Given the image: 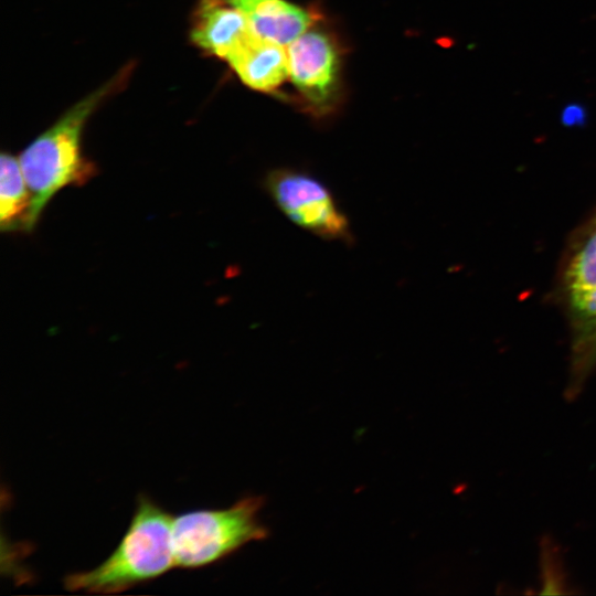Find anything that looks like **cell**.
Here are the masks:
<instances>
[{
  "label": "cell",
  "mask_w": 596,
  "mask_h": 596,
  "mask_svg": "<svg viewBox=\"0 0 596 596\" xmlns=\"http://www.w3.org/2000/svg\"><path fill=\"white\" fill-rule=\"evenodd\" d=\"M132 64L123 67L97 89L73 105L20 155L19 161L31 193L25 232H31L47 203L68 185H81L95 173V166L82 153V135L87 119L128 82Z\"/></svg>",
  "instance_id": "obj_1"
},
{
  "label": "cell",
  "mask_w": 596,
  "mask_h": 596,
  "mask_svg": "<svg viewBox=\"0 0 596 596\" xmlns=\"http://www.w3.org/2000/svg\"><path fill=\"white\" fill-rule=\"evenodd\" d=\"M174 566L172 515L141 493L129 526L113 553L92 570L70 573L63 584L71 592L117 594Z\"/></svg>",
  "instance_id": "obj_2"
},
{
  "label": "cell",
  "mask_w": 596,
  "mask_h": 596,
  "mask_svg": "<svg viewBox=\"0 0 596 596\" xmlns=\"http://www.w3.org/2000/svg\"><path fill=\"white\" fill-rule=\"evenodd\" d=\"M262 497H246L226 509L188 511L172 517V546L179 568L214 564L253 541L268 536L258 519Z\"/></svg>",
  "instance_id": "obj_3"
},
{
  "label": "cell",
  "mask_w": 596,
  "mask_h": 596,
  "mask_svg": "<svg viewBox=\"0 0 596 596\" xmlns=\"http://www.w3.org/2000/svg\"><path fill=\"white\" fill-rule=\"evenodd\" d=\"M275 206L295 225L326 241L350 244V222L324 182L308 171L275 168L263 179Z\"/></svg>",
  "instance_id": "obj_4"
},
{
  "label": "cell",
  "mask_w": 596,
  "mask_h": 596,
  "mask_svg": "<svg viewBox=\"0 0 596 596\" xmlns=\"http://www.w3.org/2000/svg\"><path fill=\"white\" fill-rule=\"evenodd\" d=\"M289 76L305 99L324 113L339 85L340 55L336 40L318 29H308L287 49Z\"/></svg>",
  "instance_id": "obj_5"
},
{
  "label": "cell",
  "mask_w": 596,
  "mask_h": 596,
  "mask_svg": "<svg viewBox=\"0 0 596 596\" xmlns=\"http://www.w3.org/2000/svg\"><path fill=\"white\" fill-rule=\"evenodd\" d=\"M253 34L246 18L226 0H199L190 36L210 55L226 60Z\"/></svg>",
  "instance_id": "obj_6"
},
{
  "label": "cell",
  "mask_w": 596,
  "mask_h": 596,
  "mask_svg": "<svg viewBox=\"0 0 596 596\" xmlns=\"http://www.w3.org/2000/svg\"><path fill=\"white\" fill-rule=\"evenodd\" d=\"M226 1L243 13L255 35L284 46L316 21L313 12L286 0Z\"/></svg>",
  "instance_id": "obj_7"
},
{
  "label": "cell",
  "mask_w": 596,
  "mask_h": 596,
  "mask_svg": "<svg viewBox=\"0 0 596 596\" xmlns=\"http://www.w3.org/2000/svg\"><path fill=\"white\" fill-rule=\"evenodd\" d=\"M226 61L245 85L259 92H273L289 75L284 45L254 33Z\"/></svg>",
  "instance_id": "obj_8"
},
{
  "label": "cell",
  "mask_w": 596,
  "mask_h": 596,
  "mask_svg": "<svg viewBox=\"0 0 596 596\" xmlns=\"http://www.w3.org/2000/svg\"><path fill=\"white\" fill-rule=\"evenodd\" d=\"M31 193L20 161L8 152L0 160V227L2 232L25 231Z\"/></svg>",
  "instance_id": "obj_9"
},
{
  "label": "cell",
  "mask_w": 596,
  "mask_h": 596,
  "mask_svg": "<svg viewBox=\"0 0 596 596\" xmlns=\"http://www.w3.org/2000/svg\"><path fill=\"white\" fill-rule=\"evenodd\" d=\"M566 284L575 313L588 322L596 318V231L572 259Z\"/></svg>",
  "instance_id": "obj_10"
},
{
  "label": "cell",
  "mask_w": 596,
  "mask_h": 596,
  "mask_svg": "<svg viewBox=\"0 0 596 596\" xmlns=\"http://www.w3.org/2000/svg\"><path fill=\"white\" fill-rule=\"evenodd\" d=\"M596 363V318L585 322L582 336L576 345V359L574 362V379L567 395L575 397L581 389V384L588 371Z\"/></svg>",
  "instance_id": "obj_11"
},
{
  "label": "cell",
  "mask_w": 596,
  "mask_h": 596,
  "mask_svg": "<svg viewBox=\"0 0 596 596\" xmlns=\"http://www.w3.org/2000/svg\"><path fill=\"white\" fill-rule=\"evenodd\" d=\"M541 560L543 570V594H564L565 578L562 571L558 551L553 542L546 538L541 544Z\"/></svg>",
  "instance_id": "obj_12"
},
{
  "label": "cell",
  "mask_w": 596,
  "mask_h": 596,
  "mask_svg": "<svg viewBox=\"0 0 596 596\" xmlns=\"http://www.w3.org/2000/svg\"><path fill=\"white\" fill-rule=\"evenodd\" d=\"M586 119V111L583 106L571 104L562 113V121L566 126L582 125Z\"/></svg>",
  "instance_id": "obj_13"
}]
</instances>
